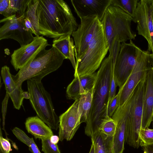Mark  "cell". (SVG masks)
I'll return each mask as SVG.
<instances>
[{
	"instance_id": "6da1fadb",
	"label": "cell",
	"mask_w": 153,
	"mask_h": 153,
	"mask_svg": "<svg viewBox=\"0 0 153 153\" xmlns=\"http://www.w3.org/2000/svg\"><path fill=\"white\" fill-rule=\"evenodd\" d=\"M36 14L39 35L53 38L71 36L79 26L63 0H37Z\"/></svg>"
},
{
	"instance_id": "7a4b0ae2",
	"label": "cell",
	"mask_w": 153,
	"mask_h": 153,
	"mask_svg": "<svg viewBox=\"0 0 153 153\" xmlns=\"http://www.w3.org/2000/svg\"><path fill=\"white\" fill-rule=\"evenodd\" d=\"M114 62L112 57L109 55L102 61L97 72L91 108L86 123L85 132L91 137L98 127L101 121L107 116V109Z\"/></svg>"
},
{
	"instance_id": "3957f363",
	"label": "cell",
	"mask_w": 153,
	"mask_h": 153,
	"mask_svg": "<svg viewBox=\"0 0 153 153\" xmlns=\"http://www.w3.org/2000/svg\"><path fill=\"white\" fill-rule=\"evenodd\" d=\"M40 51L25 67L12 78L17 85L22 87L23 82L32 79L39 82L49 74L57 70L66 59L55 47Z\"/></svg>"
},
{
	"instance_id": "277c9868",
	"label": "cell",
	"mask_w": 153,
	"mask_h": 153,
	"mask_svg": "<svg viewBox=\"0 0 153 153\" xmlns=\"http://www.w3.org/2000/svg\"><path fill=\"white\" fill-rule=\"evenodd\" d=\"M108 51L109 46L103 25L99 19L86 51L76 61L74 77L95 73Z\"/></svg>"
},
{
	"instance_id": "5b68a950",
	"label": "cell",
	"mask_w": 153,
	"mask_h": 153,
	"mask_svg": "<svg viewBox=\"0 0 153 153\" xmlns=\"http://www.w3.org/2000/svg\"><path fill=\"white\" fill-rule=\"evenodd\" d=\"M27 84L30 102L37 116L51 128L57 130L59 117L55 112L50 94L41 82L28 79Z\"/></svg>"
},
{
	"instance_id": "8992f818",
	"label": "cell",
	"mask_w": 153,
	"mask_h": 153,
	"mask_svg": "<svg viewBox=\"0 0 153 153\" xmlns=\"http://www.w3.org/2000/svg\"><path fill=\"white\" fill-rule=\"evenodd\" d=\"M140 48L131 40L128 43H121L113 68L115 81L119 88L125 83L135 65Z\"/></svg>"
},
{
	"instance_id": "52a82bcc",
	"label": "cell",
	"mask_w": 153,
	"mask_h": 153,
	"mask_svg": "<svg viewBox=\"0 0 153 153\" xmlns=\"http://www.w3.org/2000/svg\"><path fill=\"white\" fill-rule=\"evenodd\" d=\"M146 76L138 84L137 92L126 123L125 142L134 148L141 146L139 134L141 128L143 91Z\"/></svg>"
},
{
	"instance_id": "ba28073f",
	"label": "cell",
	"mask_w": 153,
	"mask_h": 153,
	"mask_svg": "<svg viewBox=\"0 0 153 153\" xmlns=\"http://www.w3.org/2000/svg\"><path fill=\"white\" fill-rule=\"evenodd\" d=\"M150 52L139 49L137 62L131 74L119 89V106L127 100L141 80L145 77L148 69L152 66Z\"/></svg>"
},
{
	"instance_id": "9c48e42d",
	"label": "cell",
	"mask_w": 153,
	"mask_h": 153,
	"mask_svg": "<svg viewBox=\"0 0 153 153\" xmlns=\"http://www.w3.org/2000/svg\"><path fill=\"white\" fill-rule=\"evenodd\" d=\"M137 92V89L135 88L125 102L118 107L111 117L117 124L115 133L113 137L114 153H123L124 149L126 121Z\"/></svg>"
},
{
	"instance_id": "30bf717a",
	"label": "cell",
	"mask_w": 153,
	"mask_h": 153,
	"mask_svg": "<svg viewBox=\"0 0 153 153\" xmlns=\"http://www.w3.org/2000/svg\"><path fill=\"white\" fill-rule=\"evenodd\" d=\"M3 25L0 28V40L12 39L17 41L21 46L30 43L34 39L32 32L25 27L22 16L16 15L0 20Z\"/></svg>"
},
{
	"instance_id": "8fae6325",
	"label": "cell",
	"mask_w": 153,
	"mask_h": 153,
	"mask_svg": "<svg viewBox=\"0 0 153 153\" xmlns=\"http://www.w3.org/2000/svg\"><path fill=\"white\" fill-rule=\"evenodd\" d=\"M138 34L148 42V51L153 53V0L139 1L136 13Z\"/></svg>"
},
{
	"instance_id": "7c38bea8",
	"label": "cell",
	"mask_w": 153,
	"mask_h": 153,
	"mask_svg": "<svg viewBox=\"0 0 153 153\" xmlns=\"http://www.w3.org/2000/svg\"><path fill=\"white\" fill-rule=\"evenodd\" d=\"M80 19V24L71 34L74 43L76 61L86 51L99 20L96 16H88Z\"/></svg>"
},
{
	"instance_id": "4fadbf2b",
	"label": "cell",
	"mask_w": 153,
	"mask_h": 153,
	"mask_svg": "<svg viewBox=\"0 0 153 153\" xmlns=\"http://www.w3.org/2000/svg\"><path fill=\"white\" fill-rule=\"evenodd\" d=\"M48 40L42 36H36L30 43L15 50L11 54L10 62L18 71L25 66L42 49L50 45Z\"/></svg>"
},
{
	"instance_id": "5bb4252c",
	"label": "cell",
	"mask_w": 153,
	"mask_h": 153,
	"mask_svg": "<svg viewBox=\"0 0 153 153\" xmlns=\"http://www.w3.org/2000/svg\"><path fill=\"white\" fill-rule=\"evenodd\" d=\"M79 102V98L59 117V137L61 141L71 140L80 126Z\"/></svg>"
},
{
	"instance_id": "9a60e30c",
	"label": "cell",
	"mask_w": 153,
	"mask_h": 153,
	"mask_svg": "<svg viewBox=\"0 0 153 153\" xmlns=\"http://www.w3.org/2000/svg\"><path fill=\"white\" fill-rule=\"evenodd\" d=\"M107 10L111 15L115 36L118 37L120 42L134 39L136 35L131 28L132 17L116 6L110 5Z\"/></svg>"
},
{
	"instance_id": "2e32d148",
	"label": "cell",
	"mask_w": 153,
	"mask_h": 153,
	"mask_svg": "<svg viewBox=\"0 0 153 153\" xmlns=\"http://www.w3.org/2000/svg\"><path fill=\"white\" fill-rule=\"evenodd\" d=\"M111 0H71V3L77 16L81 19L97 16L101 21Z\"/></svg>"
},
{
	"instance_id": "e0dca14e",
	"label": "cell",
	"mask_w": 153,
	"mask_h": 153,
	"mask_svg": "<svg viewBox=\"0 0 153 153\" xmlns=\"http://www.w3.org/2000/svg\"><path fill=\"white\" fill-rule=\"evenodd\" d=\"M153 117V70H148L143 91V108L141 129L149 128Z\"/></svg>"
},
{
	"instance_id": "ac0fdd59",
	"label": "cell",
	"mask_w": 153,
	"mask_h": 153,
	"mask_svg": "<svg viewBox=\"0 0 153 153\" xmlns=\"http://www.w3.org/2000/svg\"><path fill=\"white\" fill-rule=\"evenodd\" d=\"M97 72L90 75L75 77L68 86V99L76 100L81 95L94 90L97 77Z\"/></svg>"
},
{
	"instance_id": "d6986e66",
	"label": "cell",
	"mask_w": 153,
	"mask_h": 153,
	"mask_svg": "<svg viewBox=\"0 0 153 153\" xmlns=\"http://www.w3.org/2000/svg\"><path fill=\"white\" fill-rule=\"evenodd\" d=\"M1 75L6 92L9 94L14 107L16 109H20L24 99L22 96L24 91L22 87L19 86L13 79L10 68L7 65L1 68Z\"/></svg>"
},
{
	"instance_id": "ffe728a7",
	"label": "cell",
	"mask_w": 153,
	"mask_h": 153,
	"mask_svg": "<svg viewBox=\"0 0 153 153\" xmlns=\"http://www.w3.org/2000/svg\"><path fill=\"white\" fill-rule=\"evenodd\" d=\"M25 124L27 132L36 139L50 138L53 135L51 129L37 116L28 117Z\"/></svg>"
},
{
	"instance_id": "44dd1931",
	"label": "cell",
	"mask_w": 153,
	"mask_h": 153,
	"mask_svg": "<svg viewBox=\"0 0 153 153\" xmlns=\"http://www.w3.org/2000/svg\"><path fill=\"white\" fill-rule=\"evenodd\" d=\"M74 40L70 35H65L53 38L52 46L56 48L71 62L74 70L76 68Z\"/></svg>"
},
{
	"instance_id": "7402d4cb",
	"label": "cell",
	"mask_w": 153,
	"mask_h": 153,
	"mask_svg": "<svg viewBox=\"0 0 153 153\" xmlns=\"http://www.w3.org/2000/svg\"><path fill=\"white\" fill-rule=\"evenodd\" d=\"M91 137L95 153H114L113 137L108 136L98 130L92 134Z\"/></svg>"
},
{
	"instance_id": "603a6c76",
	"label": "cell",
	"mask_w": 153,
	"mask_h": 153,
	"mask_svg": "<svg viewBox=\"0 0 153 153\" xmlns=\"http://www.w3.org/2000/svg\"><path fill=\"white\" fill-rule=\"evenodd\" d=\"M37 0H30L27 10L22 16L26 27L36 36H39L36 14Z\"/></svg>"
},
{
	"instance_id": "cb8c5ba5",
	"label": "cell",
	"mask_w": 153,
	"mask_h": 153,
	"mask_svg": "<svg viewBox=\"0 0 153 153\" xmlns=\"http://www.w3.org/2000/svg\"><path fill=\"white\" fill-rule=\"evenodd\" d=\"M94 90L81 95L79 98V109L81 115V123H86L87 121L91 107Z\"/></svg>"
},
{
	"instance_id": "d4e9b609",
	"label": "cell",
	"mask_w": 153,
	"mask_h": 153,
	"mask_svg": "<svg viewBox=\"0 0 153 153\" xmlns=\"http://www.w3.org/2000/svg\"><path fill=\"white\" fill-rule=\"evenodd\" d=\"M139 0H111L110 5L119 7L130 16L136 23V13Z\"/></svg>"
},
{
	"instance_id": "484cf974",
	"label": "cell",
	"mask_w": 153,
	"mask_h": 153,
	"mask_svg": "<svg viewBox=\"0 0 153 153\" xmlns=\"http://www.w3.org/2000/svg\"><path fill=\"white\" fill-rule=\"evenodd\" d=\"M101 22L103 25L105 34L108 45L109 52L111 50L116 36L111 15L107 9Z\"/></svg>"
},
{
	"instance_id": "4316f807",
	"label": "cell",
	"mask_w": 153,
	"mask_h": 153,
	"mask_svg": "<svg viewBox=\"0 0 153 153\" xmlns=\"http://www.w3.org/2000/svg\"><path fill=\"white\" fill-rule=\"evenodd\" d=\"M12 132L18 140L28 147L29 150L32 153H41L33 137H29L22 130L15 127Z\"/></svg>"
},
{
	"instance_id": "83f0119b",
	"label": "cell",
	"mask_w": 153,
	"mask_h": 153,
	"mask_svg": "<svg viewBox=\"0 0 153 153\" xmlns=\"http://www.w3.org/2000/svg\"><path fill=\"white\" fill-rule=\"evenodd\" d=\"M117 124L111 117L108 116L105 117L100 122L98 129L106 135L113 137L116 129Z\"/></svg>"
},
{
	"instance_id": "f1b7e54d",
	"label": "cell",
	"mask_w": 153,
	"mask_h": 153,
	"mask_svg": "<svg viewBox=\"0 0 153 153\" xmlns=\"http://www.w3.org/2000/svg\"><path fill=\"white\" fill-rule=\"evenodd\" d=\"M30 0H10V4L17 17L22 16L26 11Z\"/></svg>"
},
{
	"instance_id": "f546056e",
	"label": "cell",
	"mask_w": 153,
	"mask_h": 153,
	"mask_svg": "<svg viewBox=\"0 0 153 153\" xmlns=\"http://www.w3.org/2000/svg\"><path fill=\"white\" fill-rule=\"evenodd\" d=\"M139 136L141 146L153 144V129H141Z\"/></svg>"
},
{
	"instance_id": "4dcf8cb0",
	"label": "cell",
	"mask_w": 153,
	"mask_h": 153,
	"mask_svg": "<svg viewBox=\"0 0 153 153\" xmlns=\"http://www.w3.org/2000/svg\"><path fill=\"white\" fill-rule=\"evenodd\" d=\"M41 140L42 151L44 153H61L57 144L52 143L50 138Z\"/></svg>"
},
{
	"instance_id": "1f68e13d",
	"label": "cell",
	"mask_w": 153,
	"mask_h": 153,
	"mask_svg": "<svg viewBox=\"0 0 153 153\" xmlns=\"http://www.w3.org/2000/svg\"><path fill=\"white\" fill-rule=\"evenodd\" d=\"M9 140L12 143V146L16 149L18 150V148L15 143L8 138L7 137L4 138L2 134L1 128H0V151L5 153H9L12 150Z\"/></svg>"
},
{
	"instance_id": "d6a6232c",
	"label": "cell",
	"mask_w": 153,
	"mask_h": 153,
	"mask_svg": "<svg viewBox=\"0 0 153 153\" xmlns=\"http://www.w3.org/2000/svg\"><path fill=\"white\" fill-rule=\"evenodd\" d=\"M0 13L5 17L15 15L10 5V0H0Z\"/></svg>"
},
{
	"instance_id": "836d02e7",
	"label": "cell",
	"mask_w": 153,
	"mask_h": 153,
	"mask_svg": "<svg viewBox=\"0 0 153 153\" xmlns=\"http://www.w3.org/2000/svg\"><path fill=\"white\" fill-rule=\"evenodd\" d=\"M119 96L120 93L118 92L115 96L108 103L107 109V116L111 117L119 106Z\"/></svg>"
},
{
	"instance_id": "e575fe53",
	"label": "cell",
	"mask_w": 153,
	"mask_h": 153,
	"mask_svg": "<svg viewBox=\"0 0 153 153\" xmlns=\"http://www.w3.org/2000/svg\"><path fill=\"white\" fill-rule=\"evenodd\" d=\"M10 97V96L9 94L7 93L6 92L5 97L2 102L1 112L2 117V129L4 131V132L6 131L5 129V119L7 112L8 101Z\"/></svg>"
},
{
	"instance_id": "d590c367",
	"label": "cell",
	"mask_w": 153,
	"mask_h": 153,
	"mask_svg": "<svg viewBox=\"0 0 153 153\" xmlns=\"http://www.w3.org/2000/svg\"><path fill=\"white\" fill-rule=\"evenodd\" d=\"M143 153H153V144L143 146Z\"/></svg>"
},
{
	"instance_id": "8d00e7d4",
	"label": "cell",
	"mask_w": 153,
	"mask_h": 153,
	"mask_svg": "<svg viewBox=\"0 0 153 153\" xmlns=\"http://www.w3.org/2000/svg\"><path fill=\"white\" fill-rule=\"evenodd\" d=\"M51 142L53 143L57 144L59 140V136L56 135H53L50 138Z\"/></svg>"
},
{
	"instance_id": "74e56055",
	"label": "cell",
	"mask_w": 153,
	"mask_h": 153,
	"mask_svg": "<svg viewBox=\"0 0 153 153\" xmlns=\"http://www.w3.org/2000/svg\"><path fill=\"white\" fill-rule=\"evenodd\" d=\"M22 96L24 99H29L30 95L28 91H24L22 94Z\"/></svg>"
},
{
	"instance_id": "f35d334b",
	"label": "cell",
	"mask_w": 153,
	"mask_h": 153,
	"mask_svg": "<svg viewBox=\"0 0 153 153\" xmlns=\"http://www.w3.org/2000/svg\"><path fill=\"white\" fill-rule=\"evenodd\" d=\"M89 153H95V149L94 145L92 143L91 149Z\"/></svg>"
},
{
	"instance_id": "ab89813d",
	"label": "cell",
	"mask_w": 153,
	"mask_h": 153,
	"mask_svg": "<svg viewBox=\"0 0 153 153\" xmlns=\"http://www.w3.org/2000/svg\"><path fill=\"white\" fill-rule=\"evenodd\" d=\"M150 56L151 59L152 68L153 70V53H150Z\"/></svg>"
},
{
	"instance_id": "60d3db41",
	"label": "cell",
	"mask_w": 153,
	"mask_h": 153,
	"mask_svg": "<svg viewBox=\"0 0 153 153\" xmlns=\"http://www.w3.org/2000/svg\"><path fill=\"white\" fill-rule=\"evenodd\" d=\"M0 153H5L3 152H2L1 151H0ZM9 153H13L12 152H10Z\"/></svg>"
},
{
	"instance_id": "b9f144b4",
	"label": "cell",
	"mask_w": 153,
	"mask_h": 153,
	"mask_svg": "<svg viewBox=\"0 0 153 153\" xmlns=\"http://www.w3.org/2000/svg\"><path fill=\"white\" fill-rule=\"evenodd\" d=\"M152 122H153V120H152Z\"/></svg>"
}]
</instances>
